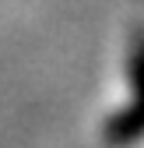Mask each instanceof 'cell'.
<instances>
[{
    "label": "cell",
    "instance_id": "obj_1",
    "mask_svg": "<svg viewBox=\"0 0 144 148\" xmlns=\"http://www.w3.org/2000/svg\"><path fill=\"white\" fill-rule=\"evenodd\" d=\"M130 81L137 85V95L113 120V127H109L113 141H137L144 134V42L134 49V57H130Z\"/></svg>",
    "mask_w": 144,
    "mask_h": 148
}]
</instances>
